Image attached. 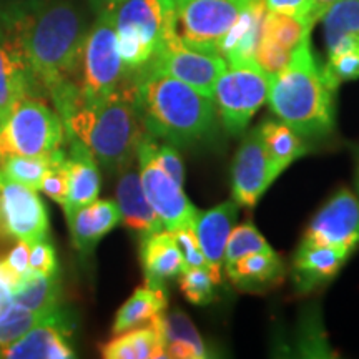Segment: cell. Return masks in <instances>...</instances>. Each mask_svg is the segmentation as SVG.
I'll return each mask as SVG.
<instances>
[{
  "instance_id": "bcb514c9",
  "label": "cell",
  "mask_w": 359,
  "mask_h": 359,
  "mask_svg": "<svg viewBox=\"0 0 359 359\" xmlns=\"http://www.w3.org/2000/svg\"><path fill=\"white\" fill-rule=\"evenodd\" d=\"M19 2H27V0H0V6H8V4H19Z\"/></svg>"
},
{
  "instance_id": "8fae6325",
  "label": "cell",
  "mask_w": 359,
  "mask_h": 359,
  "mask_svg": "<svg viewBox=\"0 0 359 359\" xmlns=\"http://www.w3.org/2000/svg\"><path fill=\"white\" fill-rule=\"evenodd\" d=\"M48 233V212L37 190L12 182L0 172V240L32 243Z\"/></svg>"
},
{
  "instance_id": "7bdbcfd3",
  "label": "cell",
  "mask_w": 359,
  "mask_h": 359,
  "mask_svg": "<svg viewBox=\"0 0 359 359\" xmlns=\"http://www.w3.org/2000/svg\"><path fill=\"white\" fill-rule=\"evenodd\" d=\"M19 283L20 278L7 266L6 259L0 258V311L12 303V294Z\"/></svg>"
},
{
  "instance_id": "e0dca14e",
  "label": "cell",
  "mask_w": 359,
  "mask_h": 359,
  "mask_svg": "<svg viewBox=\"0 0 359 359\" xmlns=\"http://www.w3.org/2000/svg\"><path fill=\"white\" fill-rule=\"evenodd\" d=\"M115 188V203L120 210L122 223L130 231L138 236H148L151 233L165 230L163 223L151 208L145 191H143L140 172H138L137 160L120 170Z\"/></svg>"
},
{
  "instance_id": "603a6c76",
  "label": "cell",
  "mask_w": 359,
  "mask_h": 359,
  "mask_svg": "<svg viewBox=\"0 0 359 359\" xmlns=\"http://www.w3.org/2000/svg\"><path fill=\"white\" fill-rule=\"evenodd\" d=\"M351 253L320 245H299L293 259L294 285L299 290L309 291L321 286L338 275Z\"/></svg>"
},
{
  "instance_id": "ba28073f",
  "label": "cell",
  "mask_w": 359,
  "mask_h": 359,
  "mask_svg": "<svg viewBox=\"0 0 359 359\" xmlns=\"http://www.w3.org/2000/svg\"><path fill=\"white\" fill-rule=\"evenodd\" d=\"M253 0H175V32L193 50L218 53L224 35Z\"/></svg>"
},
{
  "instance_id": "d6986e66",
  "label": "cell",
  "mask_w": 359,
  "mask_h": 359,
  "mask_svg": "<svg viewBox=\"0 0 359 359\" xmlns=\"http://www.w3.org/2000/svg\"><path fill=\"white\" fill-rule=\"evenodd\" d=\"M140 263L145 285L155 290H167V283L185 269L182 251L168 230L140 238Z\"/></svg>"
},
{
  "instance_id": "2e32d148",
  "label": "cell",
  "mask_w": 359,
  "mask_h": 359,
  "mask_svg": "<svg viewBox=\"0 0 359 359\" xmlns=\"http://www.w3.org/2000/svg\"><path fill=\"white\" fill-rule=\"evenodd\" d=\"M238 210H240V205L235 200L223 201L218 206H213L212 210L198 212L193 223V231L206 259V266L212 271L218 285L222 283L224 248H226L231 230L235 228Z\"/></svg>"
},
{
  "instance_id": "30bf717a",
  "label": "cell",
  "mask_w": 359,
  "mask_h": 359,
  "mask_svg": "<svg viewBox=\"0 0 359 359\" xmlns=\"http://www.w3.org/2000/svg\"><path fill=\"white\" fill-rule=\"evenodd\" d=\"M156 138L145 133L137 151V163L143 191L151 208L158 215L165 230L177 231L191 228L198 210L187 198L183 187L178 185L170 175L160 167L155 158Z\"/></svg>"
},
{
  "instance_id": "5bb4252c",
  "label": "cell",
  "mask_w": 359,
  "mask_h": 359,
  "mask_svg": "<svg viewBox=\"0 0 359 359\" xmlns=\"http://www.w3.org/2000/svg\"><path fill=\"white\" fill-rule=\"evenodd\" d=\"M278 177L264 150L259 127L251 128L236 150L231 168L233 200L245 208H255Z\"/></svg>"
},
{
  "instance_id": "6da1fadb",
  "label": "cell",
  "mask_w": 359,
  "mask_h": 359,
  "mask_svg": "<svg viewBox=\"0 0 359 359\" xmlns=\"http://www.w3.org/2000/svg\"><path fill=\"white\" fill-rule=\"evenodd\" d=\"M2 24L19 45L39 95L62 122L80 103L79 72L87 20L70 0H27L0 6Z\"/></svg>"
},
{
  "instance_id": "836d02e7",
  "label": "cell",
  "mask_w": 359,
  "mask_h": 359,
  "mask_svg": "<svg viewBox=\"0 0 359 359\" xmlns=\"http://www.w3.org/2000/svg\"><path fill=\"white\" fill-rule=\"evenodd\" d=\"M43 318L45 314L34 313L15 303L8 304L0 311V348L19 339Z\"/></svg>"
},
{
  "instance_id": "9a60e30c",
  "label": "cell",
  "mask_w": 359,
  "mask_h": 359,
  "mask_svg": "<svg viewBox=\"0 0 359 359\" xmlns=\"http://www.w3.org/2000/svg\"><path fill=\"white\" fill-rule=\"evenodd\" d=\"M72 323L62 308L45 316L32 330L7 346L0 348L2 359H70L75 358L72 346Z\"/></svg>"
},
{
  "instance_id": "b9f144b4",
  "label": "cell",
  "mask_w": 359,
  "mask_h": 359,
  "mask_svg": "<svg viewBox=\"0 0 359 359\" xmlns=\"http://www.w3.org/2000/svg\"><path fill=\"white\" fill-rule=\"evenodd\" d=\"M6 259L7 266L12 269L13 273H15L17 276L20 278H25L29 275V262H30V243L29 241H24V240H19L15 243V246L8 251L7 257L4 258Z\"/></svg>"
},
{
  "instance_id": "d6a6232c",
  "label": "cell",
  "mask_w": 359,
  "mask_h": 359,
  "mask_svg": "<svg viewBox=\"0 0 359 359\" xmlns=\"http://www.w3.org/2000/svg\"><path fill=\"white\" fill-rule=\"evenodd\" d=\"M266 251H273V248L264 240V236L258 231V228L255 224H238V226L233 228L230 238L226 241L223 268L230 266V264L236 263L238 259L248 257V255L266 253Z\"/></svg>"
},
{
  "instance_id": "74e56055",
  "label": "cell",
  "mask_w": 359,
  "mask_h": 359,
  "mask_svg": "<svg viewBox=\"0 0 359 359\" xmlns=\"http://www.w3.org/2000/svg\"><path fill=\"white\" fill-rule=\"evenodd\" d=\"M58 273L57 253L50 240L40 238L30 243V262L29 275H53Z\"/></svg>"
},
{
  "instance_id": "9c48e42d",
  "label": "cell",
  "mask_w": 359,
  "mask_h": 359,
  "mask_svg": "<svg viewBox=\"0 0 359 359\" xmlns=\"http://www.w3.org/2000/svg\"><path fill=\"white\" fill-rule=\"evenodd\" d=\"M269 77L251 62L228 65L215 83L213 102L228 133L241 135L259 107L266 102Z\"/></svg>"
},
{
  "instance_id": "277c9868",
  "label": "cell",
  "mask_w": 359,
  "mask_h": 359,
  "mask_svg": "<svg viewBox=\"0 0 359 359\" xmlns=\"http://www.w3.org/2000/svg\"><path fill=\"white\" fill-rule=\"evenodd\" d=\"M334 90L327 85L304 39L290 64L269 79L266 102L283 123L303 138H323L334 130Z\"/></svg>"
},
{
  "instance_id": "f6af8a7d",
  "label": "cell",
  "mask_w": 359,
  "mask_h": 359,
  "mask_svg": "<svg viewBox=\"0 0 359 359\" xmlns=\"http://www.w3.org/2000/svg\"><path fill=\"white\" fill-rule=\"evenodd\" d=\"M339 2V0H314V12H316V19L320 20L327 8H330L333 4Z\"/></svg>"
},
{
  "instance_id": "52a82bcc",
  "label": "cell",
  "mask_w": 359,
  "mask_h": 359,
  "mask_svg": "<svg viewBox=\"0 0 359 359\" xmlns=\"http://www.w3.org/2000/svg\"><path fill=\"white\" fill-rule=\"evenodd\" d=\"M88 29L80 58V102H95L116 92L128 82L127 70L118 52L114 12L97 13Z\"/></svg>"
},
{
  "instance_id": "8d00e7d4",
  "label": "cell",
  "mask_w": 359,
  "mask_h": 359,
  "mask_svg": "<svg viewBox=\"0 0 359 359\" xmlns=\"http://www.w3.org/2000/svg\"><path fill=\"white\" fill-rule=\"evenodd\" d=\"M291 53L293 52L286 50L281 45H278L273 42V40H269L262 35L257 52H255V64L271 79L280 74V72L290 64Z\"/></svg>"
},
{
  "instance_id": "3957f363",
  "label": "cell",
  "mask_w": 359,
  "mask_h": 359,
  "mask_svg": "<svg viewBox=\"0 0 359 359\" xmlns=\"http://www.w3.org/2000/svg\"><path fill=\"white\" fill-rule=\"evenodd\" d=\"M67 138H79L107 173L116 175L137 160L147 128L135 102L130 80L95 102H80L64 120Z\"/></svg>"
},
{
  "instance_id": "44dd1931",
  "label": "cell",
  "mask_w": 359,
  "mask_h": 359,
  "mask_svg": "<svg viewBox=\"0 0 359 359\" xmlns=\"http://www.w3.org/2000/svg\"><path fill=\"white\" fill-rule=\"evenodd\" d=\"M74 248L82 255L93 253L103 236L122 222L114 200H93L67 217Z\"/></svg>"
},
{
  "instance_id": "484cf974",
  "label": "cell",
  "mask_w": 359,
  "mask_h": 359,
  "mask_svg": "<svg viewBox=\"0 0 359 359\" xmlns=\"http://www.w3.org/2000/svg\"><path fill=\"white\" fill-rule=\"evenodd\" d=\"M224 273L236 288L257 291L276 285L283 278L285 266H283L281 258L273 250L238 259L236 263L224 268Z\"/></svg>"
},
{
  "instance_id": "60d3db41",
  "label": "cell",
  "mask_w": 359,
  "mask_h": 359,
  "mask_svg": "<svg viewBox=\"0 0 359 359\" xmlns=\"http://www.w3.org/2000/svg\"><path fill=\"white\" fill-rule=\"evenodd\" d=\"M155 158L158 161V165L161 168L167 172L170 177H172L178 185L183 187V180H185V168H183V161L182 156L178 155L177 148L170 143H156L155 147Z\"/></svg>"
},
{
  "instance_id": "1f68e13d",
  "label": "cell",
  "mask_w": 359,
  "mask_h": 359,
  "mask_svg": "<svg viewBox=\"0 0 359 359\" xmlns=\"http://www.w3.org/2000/svg\"><path fill=\"white\" fill-rule=\"evenodd\" d=\"M326 47L344 34L359 37V0H339L323 13Z\"/></svg>"
},
{
  "instance_id": "4316f807",
  "label": "cell",
  "mask_w": 359,
  "mask_h": 359,
  "mask_svg": "<svg viewBox=\"0 0 359 359\" xmlns=\"http://www.w3.org/2000/svg\"><path fill=\"white\" fill-rule=\"evenodd\" d=\"M100 353L107 359H161L167 358L161 334L154 326L135 327L118 333L102 344Z\"/></svg>"
},
{
  "instance_id": "7dc6e473",
  "label": "cell",
  "mask_w": 359,
  "mask_h": 359,
  "mask_svg": "<svg viewBox=\"0 0 359 359\" xmlns=\"http://www.w3.org/2000/svg\"><path fill=\"white\" fill-rule=\"evenodd\" d=\"M356 183H359V168H358V180H356Z\"/></svg>"
},
{
  "instance_id": "d590c367",
  "label": "cell",
  "mask_w": 359,
  "mask_h": 359,
  "mask_svg": "<svg viewBox=\"0 0 359 359\" xmlns=\"http://www.w3.org/2000/svg\"><path fill=\"white\" fill-rule=\"evenodd\" d=\"M40 191H43L48 198L60 206L65 205L67 193H69V172H67V151L64 148L58 150L52 167L45 173Z\"/></svg>"
},
{
  "instance_id": "ab89813d",
  "label": "cell",
  "mask_w": 359,
  "mask_h": 359,
  "mask_svg": "<svg viewBox=\"0 0 359 359\" xmlns=\"http://www.w3.org/2000/svg\"><path fill=\"white\" fill-rule=\"evenodd\" d=\"M264 7L269 12L285 13L306 20L309 24H316V12H314V0H263Z\"/></svg>"
},
{
  "instance_id": "ee69618b",
  "label": "cell",
  "mask_w": 359,
  "mask_h": 359,
  "mask_svg": "<svg viewBox=\"0 0 359 359\" xmlns=\"http://www.w3.org/2000/svg\"><path fill=\"white\" fill-rule=\"evenodd\" d=\"M122 0H90V6L97 13L103 11H114Z\"/></svg>"
},
{
  "instance_id": "4fadbf2b",
  "label": "cell",
  "mask_w": 359,
  "mask_h": 359,
  "mask_svg": "<svg viewBox=\"0 0 359 359\" xmlns=\"http://www.w3.org/2000/svg\"><path fill=\"white\" fill-rule=\"evenodd\" d=\"M147 67L163 72L170 77L198 90L203 95L213 98L215 83L228 64L218 53L193 50L175 39L165 43Z\"/></svg>"
},
{
  "instance_id": "f546056e",
  "label": "cell",
  "mask_w": 359,
  "mask_h": 359,
  "mask_svg": "<svg viewBox=\"0 0 359 359\" xmlns=\"http://www.w3.org/2000/svg\"><path fill=\"white\" fill-rule=\"evenodd\" d=\"M57 154L58 150L43 156H4V158H0V172L12 182L30 187L34 190H40L45 173L52 167Z\"/></svg>"
},
{
  "instance_id": "7402d4cb",
  "label": "cell",
  "mask_w": 359,
  "mask_h": 359,
  "mask_svg": "<svg viewBox=\"0 0 359 359\" xmlns=\"http://www.w3.org/2000/svg\"><path fill=\"white\" fill-rule=\"evenodd\" d=\"M266 7L263 0H253L240 13L230 32L219 45V55L228 65H243L255 62V52L262 40Z\"/></svg>"
},
{
  "instance_id": "83f0119b",
  "label": "cell",
  "mask_w": 359,
  "mask_h": 359,
  "mask_svg": "<svg viewBox=\"0 0 359 359\" xmlns=\"http://www.w3.org/2000/svg\"><path fill=\"white\" fill-rule=\"evenodd\" d=\"M259 133L266 150V155L271 161L273 172L276 177L285 172L291 163L299 156L306 154V145H304L303 137H299L293 128L283 123L281 120H264L259 125Z\"/></svg>"
},
{
  "instance_id": "5b68a950",
  "label": "cell",
  "mask_w": 359,
  "mask_h": 359,
  "mask_svg": "<svg viewBox=\"0 0 359 359\" xmlns=\"http://www.w3.org/2000/svg\"><path fill=\"white\" fill-rule=\"evenodd\" d=\"M118 52L127 75L150 64L175 32V0H122L114 11Z\"/></svg>"
},
{
  "instance_id": "f35d334b",
  "label": "cell",
  "mask_w": 359,
  "mask_h": 359,
  "mask_svg": "<svg viewBox=\"0 0 359 359\" xmlns=\"http://www.w3.org/2000/svg\"><path fill=\"white\" fill-rule=\"evenodd\" d=\"M172 233H173L175 241H177L180 251H182V255H183L185 269L206 266V259L203 257V253H201L198 240H196L195 231H193V226L182 228V230H177ZM185 269H183V271H185Z\"/></svg>"
},
{
  "instance_id": "ac0fdd59",
  "label": "cell",
  "mask_w": 359,
  "mask_h": 359,
  "mask_svg": "<svg viewBox=\"0 0 359 359\" xmlns=\"http://www.w3.org/2000/svg\"><path fill=\"white\" fill-rule=\"evenodd\" d=\"M24 97L40 95L19 45L0 24V127Z\"/></svg>"
},
{
  "instance_id": "7a4b0ae2",
  "label": "cell",
  "mask_w": 359,
  "mask_h": 359,
  "mask_svg": "<svg viewBox=\"0 0 359 359\" xmlns=\"http://www.w3.org/2000/svg\"><path fill=\"white\" fill-rule=\"evenodd\" d=\"M147 132L175 147L213 137L218 111L212 97L150 67L128 77Z\"/></svg>"
},
{
  "instance_id": "cb8c5ba5",
  "label": "cell",
  "mask_w": 359,
  "mask_h": 359,
  "mask_svg": "<svg viewBox=\"0 0 359 359\" xmlns=\"http://www.w3.org/2000/svg\"><path fill=\"white\" fill-rule=\"evenodd\" d=\"M161 334L167 358L177 359H201L208 358L205 341L195 325L183 311L165 313L155 325H151Z\"/></svg>"
},
{
  "instance_id": "d4e9b609",
  "label": "cell",
  "mask_w": 359,
  "mask_h": 359,
  "mask_svg": "<svg viewBox=\"0 0 359 359\" xmlns=\"http://www.w3.org/2000/svg\"><path fill=\"white\" fill-rule=\"evenodd\" d=\"M167 290H155L147 285L137 288L116 311L111 331L118 334L135 327L155 325L167 313Z\"/></svg>"
},
{
  "instance_id": "8992f818",
  "label": "cell",
  "mask_w": 359,
  "mask_h": 359,
  "mask_svg": "<svg viewBox=\"0 0 359 359\" xmlns=\"http://www.w3.org/2000/svg\"><path fill=\"white\" fill-rule=\"evenodd\" d=\"M64 142L65 127L57 110L45 98L24 97L0 127V158L50 155Z\"/></svg>"
},
{
  "instance_id": "f1b7e54d",
  "label": "cell",
  "mask_w": 359,
  "mask_h": 359,
  "mask_svg": "<svg viewBox=\"0 0 359 359\" xmlns=\"http://www.w3.org/2000/svg\"><path fill=\"white\" fill-rule=\"evenodd\" d=\"M62 283L58 273L53 275H27L12 294V303L34 313L52 314L60 308Z\"/></svg>"
},
{
  "instance_id": "7c38bea8",
  "label": "cell",
  "mask_w": 359,
  "mask_h": 359,
  "mask_svg": "<svg viewBox=\"0 0 359 359\" xmlns=\"http://www.w3.org/2000/svg\"><path fill=\"white\" fill-rule=\"evenodd\" d=\"M303 243L351 253L359 245V196L348 188L334 193L309 222Z\"/></svg>"
},
{
  "instance_id": "e575fe53",
  "label": "cell",
  "mask_w": 359,
  "mask_h": 359,
  "mask_svg": "<svg viewBox=\"0 0 359 359\" xmlns=\"http://www.w3.org/2000/svg\"><path fill=\"white\" fill-rule=\"evenodd\" d=\"M178 283L183 296L196 306H205L215 299V286L218 283L206 266L185 269L178 276Z\"/></svg>"
},
{
  "instance_id": "ffe728a7",
  "label": "cell",
  "mask_w": 359,
  "mask_h": 359,
  "mask_svg": "<svg viewBox=\"0 0 359 359\" xmlns=\"http://www.w3.org/2000/svg\"><path fill=\"white\" fill-rule=\"evenodd\" d=\"M67 172H69V193L65 205L62 206L65 217L77 212L79 208L97 200L100 195V165L92 155V151L79 138H67Z\"/></svg>"
},
{
  "instance_id": "4dcf8cb0",
  "label": "cell",
  "mask_w": 359,
  "mask_h": 359,
  "mask_svg": "<svg viewBox=\"0 0 359 359\" xmlns=\"http://www.w3.org/2000/svg\"><path fill=\"white\" fill-rule=\"evenodd\" d=\"M313 24L285 13L266 11L263 20V37L281 45L286 50L293 52L304 39L309 37Z\"/></svg>"
}]
</instances>
